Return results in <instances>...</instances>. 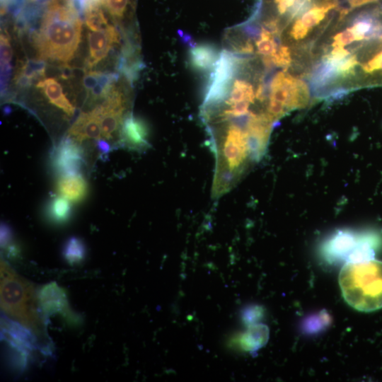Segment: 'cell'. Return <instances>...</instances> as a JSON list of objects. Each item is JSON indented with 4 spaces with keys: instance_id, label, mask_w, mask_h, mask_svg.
Masks as SVG:
<instances>
[{
    "instance_id": "1",
    "label": "cell",
    "mask_w": 382,
    "mask_h": 382,
    "mask_svg": "<svg viewBox=\"0 0 382 382\" xmlns=\"http://www.w3.org/2000/svg\"><path fill=\"white\" fill-rule=\"evenodd\" d=\"M82 20L66 0H52L45 6L38 30L30 33L39 58L69 62L81 41Z\"/></svg>"
},
{
    "instance_id": "2",
    "label": "cell",
    "mask_w": 382,
    "mask_h": 382,
    "mask_svg": "<svg viewBox=\"0 0 382 382\" xmlns=\"http://www.w3.org/2000/svg\"><path fill=\"white\" fill-rule=\"evenodd\" d=\"M339 284L345 300L354 309L371 312L382 308V261L345 263Z\"/></svg>"
},
{
    "instance_id": "3",
    "label": "cell",
    "mask_w": 382,
    "mask_h": 382,
    "mask_svg": "<svg viewBox=\"0 0 382 382\" xmlns=\"http://www.w3.org/2000/svg\"><path fill=\"white\" fill-rule=\"evenodd\" d=\"M0 294L1 308L5 313L36 335H42V320L38 313V300L35 288L2 260Z\"/></svg>"
},
{
    "instance_id": "4",
    "label": "cell",
    "mask_w": 382,
    "mask_h": 382,
    "mask_svg": "<svg viewBox=\"0 0 382 382\" xmlns=\"http://www.w3.org/2000/svg\"><path fill=\"white\" fill-rule=\"evenodd\" d=\"M309 93L303 81L279 71L271 81L267 112L275 122L289 111L306 107L309 102Z\"/></svg>"
},
{
    "instance_id": "5",
    "label": "cell",
    "mask_w": 382,
    "mask_h": 382,
    "mask_svg": "<svg viewBox=\"0 0 382 382\" xmlns=\"http://www.w3.org/2000/svg\"><path fill=\"white\" fill-rule=\"evenodd\" d=\"M234 54L223 50L220 52L212 74L202 104V108L221 104L230 92L231 81L238 65Z\"/></svg>"
},
{
    "instance_id": "6",
    "label": "cell",
    "mask_w": 382,
    "mask_h": 382,
    "mask_svg": "<svg viewBox=\"0 0 382 382\" xmlns=\"http://www.w3.org/2000/svg\"><path fill=\"white\" fill-rule=\"evenodd\" d=\"M361 42L359 45V59L355 57V69L360 66L361 76L366 84H382V33Z\"/></svg>"
},
{
    "instance_id": "7",
    "label": "cell",
    "mask_w": 382,
    "mask_h": 382,
    "mask_svg": "<svg viewBox=\"0 0 382 382\" xmlns=\"http://www.w3.org/2000/svg\"><path fill=\"white\" fill-rule=\"evenodd\" d=\"M38 305L45 317L60 314L69 325H77L81 319L71 310L64 289L55 282L44 285L37 294Z\"/></svg>"
},
{
    "instance_id": "8",
    "label": "cell",
    "mask_w": 382,
    "mask_h": 382,
    "mask_svg": "<svg viewBox=\"0 0 382 382\" xmlns=\"http://www.w3.org/2000/svg\"><path fill=\"white\" fill-rule=\"evenodd\" d=\"M32 331L17 320L1 314V337L10 350L30 357L31 353L39 347L35 334Z\"/></svg>"
},
{
    "instance_id": "9",
    "label": "cell",
    "mask_w": 382,
    "mask_h": 382,
    "mask_svg": "<svg viewBox=\"0 0 382 382\" xmlns=\"http://www.w3.org/2000/svg\"><path fill=\"white\" fill-rule=\"evenodd\" d=\"M337 6V0H322L312 4L299 14L294 21L289 35L295 40L304 38L320 25L328 14Z\"/></svg>"
},
{
    "instance_id": "10",
    "label": "cell",
    "mask_w": 382,
    "mask_h": 382,
    "mask_svg": "<svg viewBox=\"0 0 382 382\" xmlns=\"http://www.w3.org/2000/svg\"><path fill=\"white\" fill-rule=\"evenodd\" d=\"M83 162L81 148L69 137L61 141L52 157L53 168L61 175L80 173Z\"/></svg>"
},
{
    "instance_id": "11",
    "label": "cell",
    "mask_w": 382,
    "mask_h": 382,
    "mask_svg": "<svg viewBox=\"0 0 382 382\" xmlns=\"http://www.w3.org/2000/svg\"><path fill=\"white\" fill-rule=\"evenodd\" d=\"M89 55L86 66L91 69L108 54L111 47L119 41V34L115 27L99 31L89 32L88 34Z\"/></svg>"
},
{
    "instance_id": "12",
    "label": "cell",
    "mask_w": 382,
    "mask_h": 382,
    "mask_svg": "<svg viewBox=\"0 0 382 382\" xmlns=\"http://www.w3.org/2000/svg\"><path fill=\"white\" fill-rule=\"evenodd\" d=\"M362 237L349 231H339L325 242L323 254L328 260L347 261Z\"/></svg>"
},
{
    "instance_id": "13",
    "label": "cell",
    "mask_w": 382,
    "mask_h": 382,
    "mask_svg": "<svg viewBox=\"0 0 382 382\" xmlns=\"http://www.w3.org/2000/svg\"><path fill=\"white\" fill-rule=\"evenodd\" d=\"M68 137L76 142L86 139H100L102 137L100 122L95 110L82 112L69 129Z\"/></svg>"
},
{
    "instance_id": "14",
    "label": "cell",
    "mask_w": 382,
    "mask_h": 382,
    "mask_svg": "<svg viewBox=\"0 0 382 382\" xmlns=\"http://www.w3.org/2000/svg\"><path fill=\"white\" fill-rule=\"evenodd\" d=\"M120 132L122 140L133 149L144 148L148 145L149 128L143 120L132 114L124 118Z\"/></svg>"
},
{
    "instance_id": "15",
    "label": "cell",
    "mask_w": 382,
    "mask_h": 382,
    "mask_svg": "<svg viewBox=\"0 0 382 382\" xmlns=\"http://www.w3.org/2000/svg\"><path fill=\"white\" fill-rule=\"evenodd\" d=\"M57 190L64 197L73 202H81L87 195L88 184L80 174L61 175Z\"/></svg>"
},
{
    "instance_id": "16",
    "label": "cell",
    "mask_w": 382,
    "mask_h": 382,
    "mask_svg": "<svg viewBox=\"0 0 382 382\" xmlns=\"http://www.w3.org/2000/svg\"><path fill=\"white\" fill-rule=\"evenodd\" d=\"M268 339V327L257 323L249 325L248 329L240 335L236 341L243 351L253 352L265 346Z\"/></svg>"
},
{
    "instance_id": "17",
    "label": "cell",
    "mask_w": 382,
    "mask_h": 382,
    "mask_svg": "<svg viewBox=\"0 0 382 382\" xmlns=\"http://www.w3.org/2000/svg\"><path fill=\"white\" fill-rule=\"evenodd\" d=\"M95 112L98 115L100 122L101 137L106 139H112L116 132L122 127L125 108L96 107Z\"/></svg>"
},
{
    "instance_id": "18",
    "label": "cell",
    "mask_w": 382,
    "mask_h": 382,
    "mask_svg": "<svg viewBox=\"0 0 382 382\" xmlns=\"http://www.w3.org/2000/svg\"><path fill=\"white\" fill-rule=\"evenodd\" d=\"M36 86L43 92L52 104L69 116L74 115L75 108L64 94L61 85L56 79L47 78L40 80Z\"/></svg>"
},
{
    "instance_id": "19",
    "label": "cell",
    "mask_w": 382,
    "mask_h": 382,
    "mask_svg": "<svg viewBox=\"0 0 382 382\" xmlns=\"http://www.w3.org/2000/svg\"><path fill=\"white\" fill-rule=\"evenodd\" d=\"M219 54L212 45H196L190 50V64L197 71H207L214 67Z\"/></svg>"
},
{
    "instance_id": "20",
    "label": "cell",
    "mask_w": 382,
    "mask_h": 382,
    "mask_svg": "<svg viewBox=\"0 0 382 382\" xmlns=\"http://www.w3.org/2000/svg\"><path fill=\"white\" fill-rule=\"evenodd\" d=\"M256 99L255 91L248 81L241 79L234 81L227 98L224 101L227 106L240 103L248 102L254 104Z\"/></svg>"
},
{
    "instance_id": "21",
    "label": "cell",
    "mask_w": 382,
    "mask_h": 382,
    "mask_svg": "<svg viewBox=\"0 0 382 382\" xmlns=\"http://www.w3.org/2000/svg\"><path fill=\"white\" fill-rule=\"evenodd\" d=\"M47 215L52 221L56 224H64L71 215V206L69 199L64 197H55L48 203Z\"/></svg>"
},
{
    "instance_id": "22",
    "label": "cell",
    "mask_w": 382,
    "mask_h": 382,
    "mask_svg": "<svg viewBox=\"0 0 382 382\" xmlns=\"http://www.w3.org/2000/svg\"><path fill=\"white\" fill-rule=\"evenodd\" d=\"M86 254V246L81 238L73 236L65 242L62 255L69 264L74 265L81 262L85 258Z\"/></svg>"
},
{
    "instance_id": "23",
    "label": "cell",
    "mask_w": 382,
    "mask_h": 382,
    "mask_svg": "<svg viewBox=\"0 0 382 382\" xmlns=\"http://www.w3.org/2000/svg\"><path fill=\"white\" fill-rule=\"evenodd\" d=\"M313 0H274L277 10L281 15L286 14L292 21L308 8Z\"/></svg>"
},
{
    "instance_id": "24",
    "label": "cell",
    "mask_w": 382,
    "mask_h": 382,
    "mask_svg": "<svg viewBox=\"0 0 382 382\" xmlns=\"http://www.w3.org/2000/svg\"><path fill=\"white\" fill-rule=\"evenodd\" d=\"M100 6H93L85 13L86 24L91 31H99L106 29L110 25L108 23Z\"/></svg>"
},
{
    "instance_id": "25",
    "label": "cell",
    "mask_w": 382,
    "mask_h": 382,
    "mask_svg": "<svg viewBox=\"0 0 382 382\" xmlns=\"http://www.w3.org/2000/svg\"><path fill=\"white\" fill-rule=\"evenodd\" d=\"M45 66L46 64L42 59H28L20 66L16 73L33 81L45 76Z\"/></svg>"
},
{
    "instance_id": "26",
    "label": "cell",
    "mask_w": 382,
    "mask_h": 382,
    "mask_svg": "<svg viewBox=\"0 0 382 382\" xmlns=\"http://www.w3.org/2000/svg\"><path fill=\"white\" fill-rule=\"evenodd\" d=\"M258 52L264 57H270L277 50V45L272 33L265 27L262 28L260 37L256 42Z\"/></svg>"
},
{
    "instance_id": "27",
    "label": "cell",
    "mask_w": 382,
    "mask_h": 382,
    "mask_svg": "<svg viewBox=\"0 0 382 382\" xmlns=\"http://www.w3.org/2000/svg\"><path fill=\"white\" fill-rule=\"evenodd\" d=\"M263 59L266 65L277 66H288L291 61L290 51L286 46H281L273 55Z\"/></svg>"
},
{
    "instance_id": "28",
    "label": "cell",
    "mask_w": 382,
    "mask_h": 382,
    "mask_svg": "<svg viewBox=\"0 0 382 382\" xmlns=\"http://www.w3.org/2000/svg\"><path fill=\"white\" fill-rule=\"evenodd\" d=\"M102 2L110 14L117 19L123 16L128 4V0H103Z\"/></svg>"
},
{
    "instance_id": "29",
    "label": "cell",
    "mask_w": 382,
    "mask_h": 382,
    "mask_svg": "<svg viewBox=\"0 0 382 382\" xmlns=\"http://www.w3.org/2000/svg\"><path fill=\"white\" fill-rule=\"evenodd\" d=\"M263 313L264 310L260 306L255 305L248 306L243 311L241 318L245 324L249 325L257 323V322L262 317Z\"/></svg>"
},
{
    "instance_id": "30",
    "label": "cell",
    "mask_w": 382,
    "mask_h": 382,
    "mask_svg": "<svg viewBox=\"0 0 382 382\" xmlns=\"http://www.w3.org/2000/svg\"><path fill=\"white\" fill-rule=\"evenodd\" d=\"M13 55L8 35L1 34V65L10 64Z\"/></svg>"
},
{
    "instance_id": "31",
    "label": "cell",
    "mask_w": 382,
    "mask_h": 382,
    "mask_svg": "<svg viewBox=\"0 0 382 382\" xmlns=\"http://www.w3.org/2000/svg\"><path fill=\"white\" fill-rule=\"evenodd\" d=\"M0 236L1 248L8 247L13 239V231L10 226L5 222L1 223Z\"/></svg>"
},
{
    "instance_id": "32",
    "label": "cell",
    "mask_w": 382,
    "mask_h": 382,
    "mask_svg": "<svg viewBox=\"0 0 382 382\" xmlns=\"http://www.w3.org/2000/svg\"><path fill=\"white\" fill-rule=\"evenodd\" d=\"M100 71H86L83 79V83L87 92L91 91L98 82Z\"/></svg>"
},
{
    "instance_id": "33",
    "label": "cell",
    "mask_w": 382,
    "mask_h": 382,
    "mask_svg": "<svg viewBox=\"0 0 382 382\" xmlns=\"http://www.w3.org/2000/svg\"><path fill=\"white\" fill-rule=\"evenodd\" d=\"M26 0H10L6 10L13 17L17 18L23 11Z\"/></svg>"
},
{
    "instance_id": "34",
    "label": "cell",
    "mask_w": 382,
    "mask_h": 382,
    "mask_svg": "<svg viewBox=\"0 0 382 382\" xmlns=\"http://www.w3.org/2000/svg\"><path fill=\"white\" fill-rule=\"evenodd\" d=\"M378 1V0H347V2L349 8L353 9Z\"/></svg>"
},
{
    "instance_id": "35",
    "label": "cell",
    "mask_w": 382,
    "mask_h": 382,
    "mask_svg": "<svg viewBox=\"0 0 382 382\" xmlns=\"http://www.w3.org/2000/svg\"><path fill=\"white\" fill-rule=\"evenodd\" d=\"M97 147L98 150L103 154L108 153L110 150V144L105 140L100 139L97 140Z\"/></svg>"
},
{
    "instance_id": "36",
    "label": "cell",
    "mask_w": 382,
    "mask_h": 382,
    "mask_svg": "<svg viewBox=\"0 0 382 382\" xmlns=\"http://www.w3.org/2000/svg\"><path fill=\"white\" fill-rule=\"evenodd\" d=\"M10 0H1V15L4 14L6 11H7V6L9 3Z\"/></svg>"
},
{
    "instance_id": "37",
    "label": "cell",
    "mask_w": 382,
    "mask_h": 382,
    "mask_svg": "<svg viewBox=\"0 0 382 382\" xmlns=\"http://www.w3.org/2000/svg\"><path fill=\"white\" fill-rule=\"evenodd\" d=\"M52 0H29L30 2H32L33 4L40 5V6H46L48 4L50 1Z\"/></svg>"
},
{
    "instance_id": "38",
    "label": "cell",
    "mask_w": 382,
    "mask_h": 382,
    "mask_svg": "<svg viewBox=\"0 0 382 382\" xmlns=\"http://www.w3.org/2000/svg\"><path fill=\"white\" fill-rule=\"evenodd\" d=\"M11 112V109L10 108V107L8 106H6L4 108V114L6 115H8L10 112Z\"/></svg>"
}]
</instances>
